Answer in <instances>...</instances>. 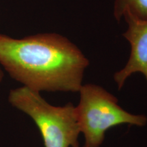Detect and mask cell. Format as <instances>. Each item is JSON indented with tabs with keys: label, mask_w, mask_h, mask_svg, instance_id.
<instances>
[{
	"label": "cell",
	"mask_w": 147,
	"mask_h": 147,
	"mask_svg": "<svg viewBox=\"0 0 147 147\" xmlns=\"http://www.w3.org/2000/svg\"><path fill=\"white\" fill-rule=\"evenodd\" d=\"M0 65L23 86L41 92H78L89 61L68 38L42 33L17 39L0 34Z\"/></svg>",
	"instance_id": "cell-1"
},
{
	"label": "cell",
	"mask_w": 147,
	"mask_h": 147,
	"mask_svg": "<svg viewBox=\"0 0 147 147\" xmlns=\"http://www.w3.org/2000/svg\"><path fill=\"white\" fill-rule=\"evenodd\" d=\"M8 100L12 107L34 121L45 147H79L80 130L76 107L71 103L63 106H53L40 92L25 86L11 90Z\"/></svg>",
	"instance_id": "cell-2"
},
{
	"label": "cell",
	"mask_w": 147,
	"mask_h": 147,
	"mask_svg": "<svg viewBox=\"0 0 147 147\" xmlns=\"http://www.w3.org/2000/svg\"><path fill=\"white\" fill-rule=\"evenodd\" d=\"M80 102L76 107L80 133L85 138L84 147H100L108 129L122 124L143 127L147 117L133 115L118 104L115 96L101 86L82 84L79 90Z\"/></svg>",
	"instance_id": "cell-3"
},
{
	"label": "cell",
	"mask_w": 147,
	"mask_h": 147,
	"mask_svg": "<svg viewBox=\"0 0 147 147\" xmlns=\"http://www.w3.org/2000/svg\"><path fill=\"white\" fill-rule=\"evenodd\" d=\"M122 18L127 24V29L123 36L129 43L131 52L125 67L114 75L119 90L134 73L142 74L147 80V21L139 19L127 12Z\"/></svg>",
	"instance_id": "cell-4"
},
{
	"label": "cell",
	"mask_w": 147,
	"mask_h": 147,
	"mask_svg": "<svg viewBox=\"0 0 147 147\" xmlns=\"http://www.w3.org/2000/svg\"><path fill=\"white\" fill-rule=\"evenodd\" d=\"M125 12L139 19L147 21V0H115L113 14L119 21Z\"/></svg>",
	"instance_id": "cell-5"
},
{
	"label": "cell",
	"mask_w": 147,
	"mask_h": 147,
	"mask_svg": "<svg viewBox=\"0 0 147 147\" xmlns=\"http://www.w3.org/2000/svg\"><path fill=\"white\" fill-rule=\"evenodd\" d=\"M3 72L2 71V69L0 67V83H1V82H2L3 80Z\"/></svg>",
	"instance_id": "cell-6"
}]
</instances>
